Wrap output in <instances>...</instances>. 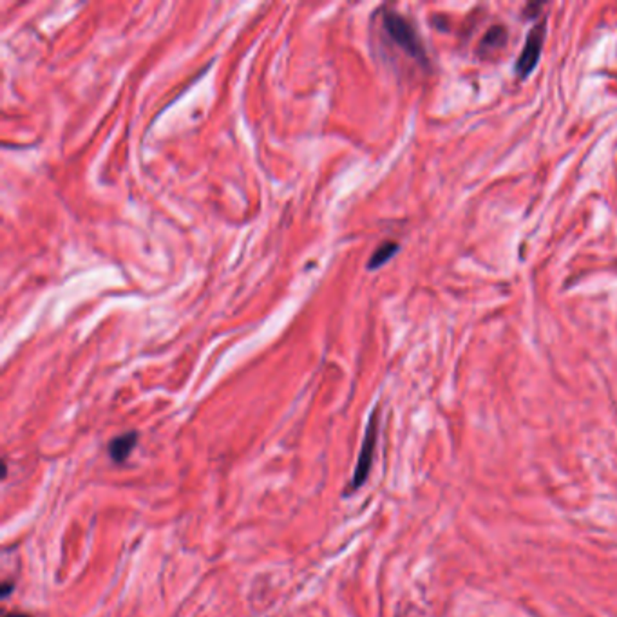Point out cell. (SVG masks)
<instances>
[{
    "instance_id": "cell-3",
    "label": "cell",
    "mask_w": 617,
    "mask_h": 617,
    "mask_svg": "<svg viewBox=\"0 0 617 617\" xmlns=\"http://www.w3.org/2000/svg\"><path fill=\"white\" fill-rule=\"evenodd\" d=\"M544 37H545V24H537L532 33L528 35L525 47L520 55V60L516 63V71L520 76H527L537 63L539 55H542V46H544Z\"/></svg>"
},
{
    "instance_id": "cell-7",
    "label": "cell",
    "mask_w": 617,
    "mask_h": 617,
    "mask_svg": "<svg viewBox=\"0 0 617 617\" xmlns=\"http://www.w3.org/2000/svg\"><path fill=\"white\" fill-rule=\"evenodd\" d=\"M13 590H15V583L4 581V583H3V594H0V596H3V599H6Z\"/></svg>"
},
{
    "instance_id": "cell-1",
    "label": "cell",
    "mask_w": 617,
    "mask_h": 617,
    "mask_svg": "<svg viewBox=\"0 0 617 617\" xmlns=\"http://www.w3.org/2000/svg\"><path fill=\"white\" fill-rule=\"evenodd\" d=\"M376 442H378V410H373V413L368 420L366 431H364V438H362V445L359 451L355 469H353V477H351L346 491L342 493L344 496L353 494L355 491H359L368 482L371 468H373Z\"/></svg>"
},
{
    "instance_id": "cell-5",
    "label": "cell",
    "mask_w": 617,
    "mask_h": 617,
    "mask_svg": "<svg viewBox=\"0 0 617 617\" xmlns=\"http://www.w3.org/2000/svg\"><path fill=\"white\" fill-rule=\"evenodd\" d=\"M397 252H399V243H395V241H385V243H382V245L373 252V256L369 258L368 268H371V270L380 268L384 263H388Z\"/></svg>"
},
{
    "instance_id": "cell-4",
    "label": "cell",
    "mask_w": 617,
    "mask_h": 617,
    "mask_svg": "<svg viewBox=\"0 0 617 617\" xmlns=\"http://www.w3.org/2000/svg\"><path fill=\"white\" fill-rule=\"evenodd\" d=\"M138 431H127L120 436H114L109 445H107V452L111 456V460L114 461V464H123V461L129 460L131 452L136 449L138 445Z\"/></svg>"
},
{
    "instance_id": "cell-2",
    "label": "cell",
    "mask_w": 617,
    "mask_h": 617,
    "mask_svg": "<svg viewBox=\"0 0 617 617\" xmlns=\"http://www.w3.org/2000/svg\"><path fill=\"white\" fill-rule=\"evenodd\" d=\"M382 24H384V30L385 33H388V37L401 47L404 49L410 56L417 58V60H422L426 58V53H424V47L420 44V38L417 37L413 26L399 13H385L384 19H382Z\"/></svg>"
},
{
    "instance_id": "cell-6",
    "label": "cell",
    "mask_w": 617,
    "mask_h": 617,
    "mask_svg": "<svg viewBox=\"0 0 617 617\" xmlns=\"http://www.w3.org/2000/svg\"><path fill=\"white\" fill-rule=\"evenodd\" d=\"M505 40V30L503 28H493L487 37L484 38V46L486 47H496Z\"/></svg>"
},
{
    "instance_id": "cell-8",
    "label": "cell",
    "mask_w": 617,
    "mask_h": 617,
    "mask_svg": "<svg viewBox=\"0 0 617 617\" xmlns=\"http://www.w3.org/2000/svg\"><path fill=\"white\" fill-rule=\"evenodd\" d=\"M4 617H33V615L31 613H24V612H10Z\"/></svg>"
}]
</instances>
